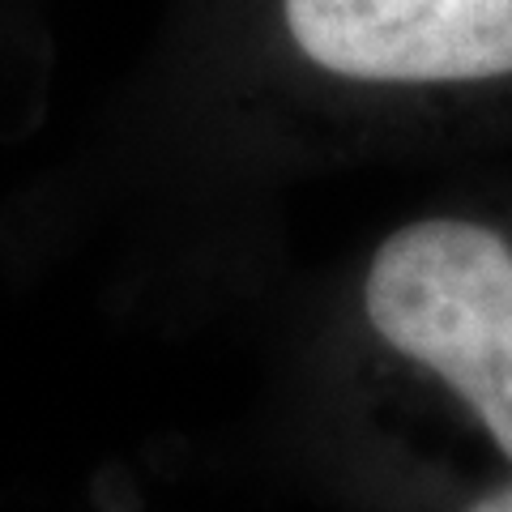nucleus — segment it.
Instances as JSON below:
<instances>
[{"mask_svg":"<svg viewBox=\"0 0 512 512\" xmlns=\"http://www.w3.org/2000/svg\"><path fill=\"white\" fill-rule=\"evenodd\" d=\"M359 295L367 329L436 376L512 461V239L461 214L402 222Z\"/></svg>","mask_w":512,"mask_h":512,"instance_id":"f257e3e1","label":"nucleus"},{"mask_svg":"<svg viewBox=\"0 0 512 512\" xmlns=\"http://www.w3.org/2000/svg\"><path fill=\"white\" fill-rule=\"evenodd\" d=\"M312 69L359 86H466L512 77V0H282Z\"/></svg>","mask_w":512,"mask_h":512,"instance_id":"f03ea898","label":"nucleus"},{"mask_svg":"<svg viewBox=\"0 0 512 512\" xmlns=\"http://www.w3.org/2000/svg\"><path fill=\"white\" fill-rule=\"evenodd\" d=\"M461 512H512V483L495 487V491H487V495H478V500H470Z\"/></svg>","mask_w":512,"mask_h":512,"instance_id":"7ed1b4c3","label":"nucleus"}]
</instances>
